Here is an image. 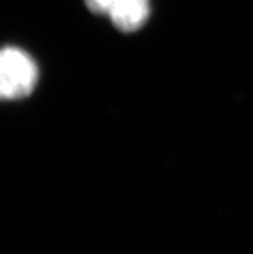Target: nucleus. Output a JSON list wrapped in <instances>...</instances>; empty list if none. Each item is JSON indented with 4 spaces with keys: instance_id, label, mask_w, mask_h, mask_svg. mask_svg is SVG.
Wrapping results in <instances>:
<instances>
[{
    "instance_id": "obj_1",
    "label": "nucleus",
    "mask_w": 253,
    "mask_h": 254,
    "mask_svg": "<svg viewBox=\"0 0 253 254\" xmlns=\"http://www.w3.org/2000/svg\"><path fill=\"white\" fill-rule=\"evenodd\" d=\"M38 77V70L30 56L17 48H5L0 58V92L6 100L27 96Z\"/></svg>"
},
{
    "instance_id": "obj_2",
    "label": "nucleus",
    "mask_w": 253,
    "mask_h": 254,
    "mask_svg": "<svg viewBox=\"0 0 253 254\" xmlns=\"http://www.w3.org/2000/svg\"><path fill=\"white\" fill-rule=\"evenodd\" d=\"M149 13V0H115L107 14L116 29L131 32L144 25Z\"/></svg>"
},
{
    "instance_id": "obj_3",
    "label": "nucleus",
    "mask_w": 253,
    "mask_h": 254,
    "mask_svg": "<svg viewBox=\"0 0 253 254\" xmlns=\"http://www.w3.org/2000/svg\"><path fill=\"white\" fill-rule=\"evenodd\" d=\"M86 6L94 13H109L115 0H84Z\"/></svg>"
}]
</instances>
